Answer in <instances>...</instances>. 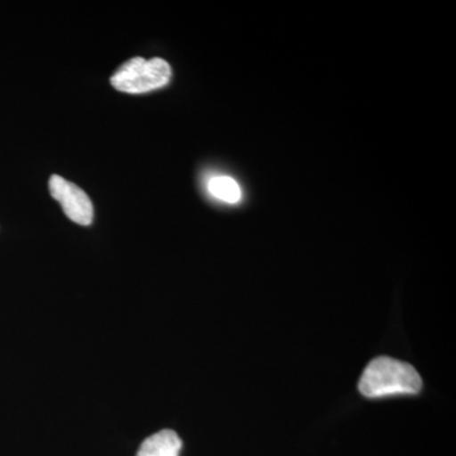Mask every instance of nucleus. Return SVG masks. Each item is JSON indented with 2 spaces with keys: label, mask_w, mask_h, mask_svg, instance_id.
<instances>
[{
  "label": "nucleus",
  "mask_w": 456,
  "mask_h": 456,
  "mask_svg": "<svg viewBox=\"0 0 456 456\" xmlns=\"http://www.w3.org/2000/svg\"><path fill=\"white\" fill-rule=\"evenodd\" d=\"M421 388V377L412 365L388 356L371 360L359 382L360 392L368 398L417 395Z\"/></svg>",
  "instance_id": "f257e3e1"
},
{
  "label": "nucleus",
  "mask_w": 456,
  "mask_h": 456,
  "mask_svg": "<svg viewBox=\"0 0 456 456\" xmlns=\"http://www.w3.org/2000/svg\"><path fill=\"white\" fill-rule=\"evenodd\" d=\"M53 200L61 204L62 211L75 224L89 226L93 222V204L82 188L59 175H53L49 183Z\"/></svg>",
  "instance_id": "7ed1b4c3"
},
{
  "label": "nucleus",
  "mask_w": 456,
  "mask_h": 456,
  "mask_svg": "<svg viewBox=\"0 0 456 456\" xmlns=\"http://www.w3.org/2000/svg\"><path fill=\"white\" fill-rule=\"evenodd\" d=\"M208 191L213 197L230 204H236L241 200L242 191L239 183L231 176L217 175L209 179Z\"/></svg>",
  "instance_id": "39448f33"
},
{
  "label": "nucleus",
  "mask_w": 456,
  "mask_h": 456,
  "mask_svg": "<svg viewBox=\"0 0 456 456\" xmlns=\"http://www.w3.org/2000/svg\"><path fill=\"white\" fill-rule=\"evenodd\" d=\"M182 445L176 432L163 430L147 437L137 456H179Z\"/></svg>",
  "instance_id": "20e7f679"
},
{
  "label": "nucleus",
  "mask_w": 456,
  "mask_h": 456,
  "mask_svg": "<svg viewBox=\"0 0 456 456\" xmlns=\"http://www.w3.org/2000/svg\"><path fill=\"white\" fill-rule=\"evenodd\" d=\"M170 77L171 68L165 60L134 57L113 74L110 83L119 92L141 94L163 88L170 82Z\"/></svg>",
  "instance_id": "f03ea898"
}]
</instances>
